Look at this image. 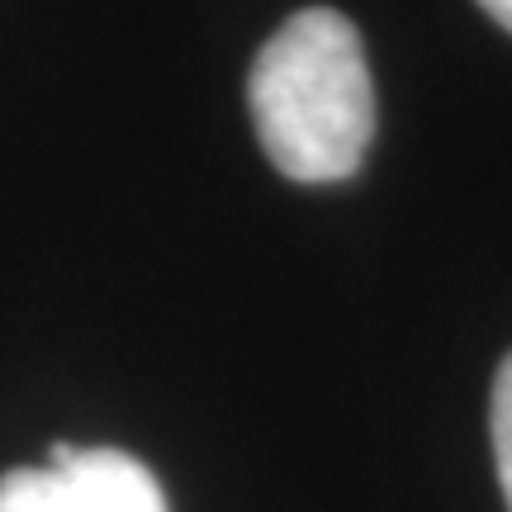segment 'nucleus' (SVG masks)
<instances>
[{
  "label": "nucleus",
  "instance_id": "obj_1",
  "mask_svg": "<svg viewBox=\"0 0 512 512\" xmlns=\"http://www.w3.org/2000/svg\"><path fill=\"white\" fill-rule=\"evenodd\" d=\"M256 143L290 181L356 176L375 138V86L347 15L309 5L275 29L247 76Z\"/></svg>",
  "mask_w": 512,
  "mask_h": 512
},
{
  "label": "nucleus",
  "instance_id": "obj_2",
  "mask_svg": "<svg viewBox=\"0 0 512 512\" xmlns=\"http://www.w3.org/2000/svg\"><path fill=\"white\" fill-rule=\"evenodd\" d=\"M0 512H166V498L128 451L57 441L48 465L0 475Z\"/></svg>",
  "mask_w": 512,
  "mask_h": 512
},
{
  "label": "nucleus",
  "instance_id": "obj_3",
  "mask_svg": "<svg viewBox=\"0 0 512 512\" xmlns=\"http://www.w3.org/2000/svg\"><path fill=\"white\" fill-rule=\"evenodd\" d=\"M489 427H494V460H498V489L508 498L512 512V351L494 375V408H489Z\"/></svg>",
  "mask_w": 512,
  "mask_h": 512
},
{
  "label": "nucleus",
  "instance_id": "obj_4",
  "mask_svg": "<svg viewBox=\"0 0 512 512\" xmlns=\"http://www.w3.org/2000/svg\"><path fill=\"white\" fill-rule=\"evenodd\" d=\"M479 5H484V15L494 19V24H503L512 34V0H479Z\"/></svg>",
  "mask_w": 512,
  "mask_h": 512
}]
</instances>
